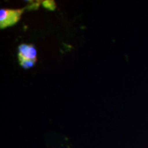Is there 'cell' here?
<instances>
[{
    "mask_svg": "<svg viewBox=\"0 0 148 148\" xmlns=\"http://www.w3.org/2000/svg\"><path fill=\"white\" fill-rule=\"evenodd\" d=\"M36 49L32 45L21 44L18 47V60L24 69L32 68L36 63Z\"/></svg>",
    "mask_w": 148,
    "mask_h": 148,
    "instance_id": "cell-1",
    "label": "cell"
},
{
    "mask_svg": "<svg viewBox=\"0 0 148 148\" xmlns=\"http://www.w3.org/2000/svg\"><path fill=\"white\" fill-rule=\"evenodd\" d=\"M23 8L21 9H5L2 8L0 10V27L1 28H6L16 24L19 21Z\"/></svg>",
    "mask_w": 148,
    "mask_h": 148,
    "instance_id": "cell-2",
    "label": "cell"
},
{
    "mask_svg": "<svg viewBox=\"0 0 148 148\" xmlns=\"http://www.w3.org/2000/svg\"><path fill=\"white\" fill-rule=\"evenodd\" d=\"M43 5L46 8L51 9V10L54 9V8H55V3L53 1H45V2H43Z\"/></svg>",
    "mask_w": 148,
    "mask_h": 148,
    "instance_id": "cell-3",
    "label": "cell"
}]
</instances>
